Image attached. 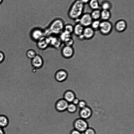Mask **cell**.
Wrapping results in <instances>:
<instances>
[{
    "mask_svg": "<svg viewBox=\"0 0 134 134\" xmlns=\"http://www.w3.org/2000/svg\"><path fill=\"white\" fill-rule=\"evenodd\" d=\"M74 53V49L72 46H65L62 48L61 53L65 58L69 59L73 56Z\"/></svg>",
    "mask_w": 134,
    "mask_h": 134,
    "instance_id": "obj_9",
    "label": "cell"
},
{
    "mask_svg": "<svg viewBox=\"0 0 134 134\" xmlns=\"http://www.w3.org/2000/svg\"><path fill=\"white\" fill-rule=\"evenodd\" d=\"M64 25L62 20L57 19L53 21L50 24L47 29V32L53 35L60 34L63 31Z\"/></svg>",
    "mask_w": 134,
    "mask_h": 134,
    "instance_id": "obj_2",
    "label": "cell"
},
{
    "mask_svg": "<svg viewBox=\"0 0 134 134\" xmlns=\"http://www.w3.org/2000/svg\"><path fill=\"white\" fill-rule=\"evenodd\" d=\"M95 32L90 26L85 27L83 34L85 39L92 38L94 36Z\"/></svg>",
    "mask_w": 134,
    "mask_h": 134,
    "instance_id": "obj_15",
    "label": "cell"
},
{
    "mask_svg": "<svg viewBox=\"0 0 134 134\" xmlns=\"http://www.w3.org/2000/svg\"><path fill=\"white\" fill-rule=\"evenodd\" d=\"M8 118L5 115H0V127L4 129L8 126Z\"/></svg>",
    "mask_w": 134,
    "mask_h": 134,
    "instance_id": "obj_22",
    "label": "cell"
},
{
    "mask_svg": "<svg viewBox=\"0 0 134 134\" xmlns=\"http://www.w3.org/2000/svg\"><path fill=\"white\" fill-rule=\"evenodd\" d=\"M84 134H96L95 130L93 128L88 127L83 132Z\"/></svg>",
    "mask_w": 134,
    "mask_h": 134,
    "instance_id": "obj_29",
    "label": "cell"
},
{
    "mask_svg": "<svg viewBox=\"0 0 134 134\" xmlns=\"http://www.w3.org/2000/svg\"><path fill=\"white\" fill-rule=\"evenodd\" d=\"M3 0H0V4H1Z\"/></svg>",
    "mask_w": 134,
    "mask_h": 134,
    "instance_id": "obj_35",
    "label": "cell"
},
{
    "mask_svg": "<svg viewBox=\"0 0 134 134\" xmlns=\"http://www.w3.org/2000/svg\"><path fill=\"white\" fill-rule=\"evenodd\" d=\"M70 134H82V133L78 130L73 129L70 131Z\"/></svg>",
    "mask_w": 134,
    "mask_h": 134,
    "instance_id": "obj_30",
    "label": "cell"
},
{
    "mask_svg": "<svg viewBox=\"0 0 134 134\" xmlns=\"http://www.w3.org/2000/svg\"><path fill=\"white\" fill-rule=\"evenodd\" d=\"M113 25L109 20L100 21L98 31L104 35H107L110 34L113 29Z\"/></svg>",
    "mask_w": 134,
    "mask_h": 134,
    "instance_id": "obj_4",
    "label": "cell"
},
{
    "mask_svg": "<svg viewBox=\"0 0 134 134\" xmlns=\"http://www.w3.org/2000/svg\"><path fill=\"white\" fill-rule=\"evenodd\" d=\"M36 51L33 49H29L27 50L26 52V55L27 57L29 59H32L37 55Z\"/></svg>",
    "mask_w": 134,
    "mask_h": 134,
    "instance_id": "obj_25",
    "label": "cell"
},
{
    "mask_svg": "<svg viewBox=\"0 0 134 134\" xmlns=\"http://www.w3.org/2000/svg\"><path fill=\"white\" fill-rule=\"evenodd\" d=\"M92 113L91 108L87 106L83 108L80 109L78 115L80 118L86 120L91 117Z\"/></svg>",
    "mask_w": 134,
    "mask_h": 134,
    "instance_id": "obj_6",
    "label": "cell"
},
{
    "mask_svg": "<svg viewBox=\"0 0 134 134\" xmlns=\"http://www.w3.org/2000/svg\"><path fill=\"white\" fill-rule=\"evenodd\" d=\"M101 10L100 9L92 10L90 14L93 20H99L100 18Z\"/></svg>",
    "mask_w": 134,
    "mask_h": 134,
    "instance_id": "obj_21",
    "label": "cell"
},
{
    "mask_svg": "<svg viewBox=\"0 0 134 134\" xmlns=\"http://www.w3.org/2000/svg\"><path fill=\"white\" fill-rule=\"evenodd\" d=\"M36 42L37 47L41 50L46 49L49 46L48 37L44 36Z\"/></svg>",
    "mask_w": 134,
    "mask_h": 134,
    "instance_id": "obj_12",
    "label": "cell"
},
{
    "mask_svg": "<svg viewBox=\"0 0 134 134\" xmlns=\"http://www.w3.org/2000/svg\"><path fill=\"white\" fill-rule=\"evenodd\" d=\"M65 46H72L74 43L73 39L71 36L68 37L63 42Z\"/></svg>",
    "mask_w": 134,
    "mask_h": 134,
    "instance_id": "obj_27",
    "label": "cell"
},
{
    "mask_svg": "<svg viewBox=\"0 0 134 134\" xmlns=\"http://www.w3.org/2000/svg\"><path fill=\"white\" fill-rule=\"evenodd\" d=\"M85 4H88L90 0H79Z\"/></svg>",
    "mask_w": 134,
    "mask_h": 134,
    "instance_id": "obj_34",
    "label": "cell"
},
{
    "mask_svg": "<svg viewBox=\"0 0 134 134\" xmlns=\"http://www.w3.org/2000/svg\"><path fill=\"white\" fill-rule=\"evenodd\" d=\"M0 134H6L4 129L0 127Z\"/></svg>",
    "mask_w": 134,
    "mask_h": 134,
    "instance_id": "obj_33",
    "label": "cell"
},
{
    "mask_svg": "<svg viewBox=\"0 0 134 134\" xmlns=\"http://www.w3.org/2000/svg\"><path fill=\"white\" fill-rule=\"evenodd\" d=\"M127 26L126 21L124 19H120L116 21L115 24L114 28L117 32H121L126 29Z\"/></svg>",
    "mask_w": 134,
    "mask_h": 134,
    "instance_id": "obj_11",
    "label": "cell"
},
{
    "mask_svg": "<svg viewBox=\"0 0 134 134\" xmlns=\"http://www.w3.org/2000/svg\"><path fill=\"white\" fill-rule=\"evenodd\" d=\"M111 17V14L110 10H101L100 19L102 20H109Z\"/></svg>",
    "mask_w": 134,
    "mask_h": 134,
    "instance_id": "obj_18",
    "label": "cell"
},
{
    "mask_svg": "<svg viewBox=\"0 0 134 134\" xmlns=\"http://www.w3.org/2000/svg\"><path fill=\"white\" fill-rule=\"evenodd\" d=\"M76 97L75 93L71 90H68L65 91L63 96V98L69 103H72Z\"/></svg>",
    "mask_w": 134,
    "mask_h": 134,
    "instance_id": "obj_16",
    "label": "cell"
},
{
    "mask_svg": "<svg viewBox=\"0 0 134 134\" xmlns=\"http://www.w3.org/2000/svg\"><path fill=\"white\" fill-rule=\"evenodd\" d=\"M85 4L79 0H76L69 10L68 15L71 19L77 21L83 14Z\"/></svg>",
    "mask_w": 134,
    "mask_h": 134,
    "instance_id": "obj_1",
    "label": "cell"
},
{
    "mask_svg": "<svg viewBox=\"0 0 134 134\" xmlns=\"http://www.w3.org/2000/svg\"><path fill=\"white\" fill-rule=\"evenodd\" d=\"M93 21L90 13H85L82 15L77 22L86 27L90 26Z\"/></svg>",
    "mask_w": 134,
    "mask_h": 134,
    "instance_id": "obj_5",
    "label": "cell"
},
{
    "mask_svg": "<svg viewBox=\"0 0 134 134\" xmlns=\"http://www.w3.org/2000/svg\"><path fill=\"white\" fill-rule=\"evenodd\" d=\"M80 99L77 97H76L73 100L72 103L74 104L77 105L80 100Z\"/></svg>",
    "mask_w": 134,
    "mask_h": 134,
    "instance_id": "obj_31",
    "label": "cell"
},
{
    "mask_svg": "<svg viewBox=\"0 0 134 134\" xmlns=\"http://www.w3.org/2000/svg\"><path fill=\"white\" fill-rule=\"evenodd\" d=\"M69 103L63 98L58 100L55 104V108L57 111L63 112L66 110Z\"/></svg>",
    "mask_w": 134,
    "mask_h": 134,
    "instance_id": "obj_8",
    "label": "cell"
},
{
    "mask_svg": "<svg viewBox=\"0 0 134 134\" xmlns=\"http://www.w3.org/2000/svg\"><path fill=\"white\" fill-rule=\"evenodd\" d=\"M87 106L86 102L83 100H80L77 105L78 108L80 109L84 108Z\"/></svg>",
    "mask_w": 134,
    "mask_h": 134,
    "instance_id": "obj_28",
    "label": "cell"
},
{
    "mask_svg": "<svg viewBox=\"0 0 134 134\" xmlns=\"http://www.w3.org/2000/svg\"><path fill=\"white\" fill-rule=\"evenodd\" d=\"M84 27L79 23H77L74 26L73 33L77 37L82 35Z\"/></svg>",
    "mask_w": 134,
    "mask_h": 134,
    "instance_id": "obj_17",
    "label": "cell"
},
{
    "mask_svg": "<svg viewBox=\"0 0 134 134\" xmlns=\"http://www.w3.org/2000/svg\"><path fill=\"white\" fill-rule=\"evenodd\" d=\"M31 60V64L34 68L36 69H39L43 66V60L42 57L40 55L37 54Z\"/></svg>",
    "mask_w": 134,
    "mask_h": 134,
    "instance_id": "obj_10",
    "label": "cell"
},
{
    "mask_svg": "<svg viewBox=\"0 0 134 134\" xmlns=\"http://www.w3.org/2000/svg\"><path fill=\"white\" fill-rule=\"evenodd\" d=\"M54 77L55 80L59 82H62L66 81L68 77L67 72L62 69L59 70L55 72Z\"/></svg>",
    "mask_w": 134,
    "mask_h": 134,
    "instance_id": "obj_7",
    "label": "cell"
},
{
    "mask_svg": "<svg viewBox=\"0 0 134 134\" xmlns=\"http://www.w3.org/2000/svg\"><path fill=\"white\" fill-rule=\"evenodd\" d=\"M4 59V55L3 53L0 51V63L2 62Z\"/></svg>",
    "mask_w": 134,
    "mask_h": 134,
    "instance_id": "obj_32",
    "label": "cell"
},
{
    "mask_svg": "<svg viewBox=\"0 0 134 134\" xmlns=\"http://www.w3.org/2000/svg\"><path fill=\"white\" fill-rule=\"evenodd\" d=\"M48 37L49 46L55 49H58L61 46L62 42L59 37L52 36Z\"/></svg>",
    "mask_w": 134,
    "mask_h": 134,
    "instance_id": "obj_13",
    "label": "cell"
},
{
    "mask_svg": "<svg viewBox=\"0 0 134 134\" xmlns=\"http://www.w3.org/2000/svg\"><path fill=\"white\" fill-rule=\"evenodd\" d=\"M74 26L71 24L65 25L63 31L70 35L73 33Z\"/></svg>",
    "mask_w": 134,
    "mask_h": 134,
    "instance_id": "obj_24",
    "label": "cell"
},
{
    "mask_svg": "<svg viewBox=\"0 0 134 134\" xmlns=\"http://www.w3.org/2000/svg\"><path fill=\"white\" fill-rule=\"evenodd\" d=\"M100 21L99 20H93L90 26L95 31H98Z\"/></svg>",
    "mask_w": 134,
    "mask_h": 134,
    "instance_id": "obj_26",
    "label": "cell"
},
{
    "mask_svg": "<svg viewBox=\"0 0 134 134\" xmlns=\"http://www.w3.org/2000/svg\"><path fill=\"white\" fill-rule=\"evenodd\" d=\"M44 32L41 29L36 28L32 30L30 33V37L34 41L37 42L44 36Z\"/></svg>",
    "mask_w": 134,
    "mask_h": 134,
    "instance_id": "obj_14",
    "label": "cell"
},
{
    "mask_svg": "<svg viewBox=\"0 0 134 134\" xmlns=\"http://www.w3.org/2000/svg\"><path fill=\"white\" fill-rule=\"evenodd\" d=\"M88 4L92 10L99 9L100 8V4L98 0H90Z\"/></svg>",
    "mask_w": 134,
    "mask_h": 134,
    "instance_id": "obj_19",
    "label": "cell"
},
{
    "mask_svg": "<svg viewBox=\"0 0 134 134\" xmlns=\"http://www.w3.org/2000/svg\"><path fill=\"white\" fill-rule=\"evenodd\" d=\"M78 108L77 105L71 103H69L66 110L69 113L74 114L77 112Z\"/></svg>",
    "mask_w": 134,
    "mask_h": 134,
    "instance_id": "obj_23",
    "label": "cell"
},
{
    "mask_svg": "<svg viewBox=\"0 0 134 134\" xmlns=\"http://www.w3.org/2000/svg\"><path fill=\"white\" fill-rule=\"evenodd\" d=\"M74 129L81 133H83L89 127L88 123L86 120L80 117L76 119L73 123Z\"/></svg>",
    "mask_w": 134,
    "mask_h": 134,
    "instance_id": "obj_3",
    "label": "cell"
},
{
    "mask_svg": "<svg viewBox=\"0 0 134 134\" xmlns=\"http://www.w3.org/2000/svg\"><path fill=\"white\" fill-rule=\"evenodd\" d=\"M100 8L101 10H110L112 8V5L109 1L104 0L102 1L100 4Z\"/></svg>",
    "mask_w": 134,
    "mask_h": 134,
    "instance_id": "obj_20",
    "label": "cell"
}]
</instances>
